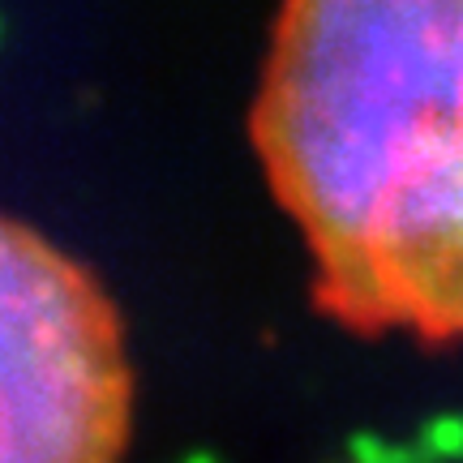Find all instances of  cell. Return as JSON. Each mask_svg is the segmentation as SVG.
I'll return each instance as SVG.
<instances>
[{"instance_id": "6da1fadb", "label": "cell", "mask_w": 463, "mask_h": 463, "mask_svg": "<svg viewBox=\"0 0 463 463\" xmlns=\"http://www.w3.org/2000/svg\"><path fill=\"white\" fill-rule=\"evenodd\" d=\"M253 142L326 314L463 339V0H283Z\"/></svg>"}, {"instance_id": "7a4b0ae2", "label": "cell", "mask_w": 463, "mask_h": 463, "mask_svg": "<svg viewBox=\"0 0 463 463\" xmlns=\"http://www.w3.org/2000/svg\"><path fill=\"white\" fill-rule=\"evenodd\" d=\"M133 369L112 297L0 215V463H125Z\"/></svg>"}]
</instances>
